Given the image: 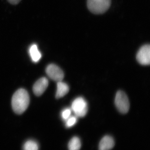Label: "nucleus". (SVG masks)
I'll return each instance as SVG.
<instances>
[{"label":"nucleus","mask_w":150,"mask_h":150,"mask_svg":"<svg viewBox=\"0 0 150 150\" xmlns=\"http://www.w3.org/2000/svg\"><path fill=\"white\" fill-rule=\"evenodd\" d=\"M30 102L28 93L25 90L21 88L17 91L12 98V106L17 114L23 113L27 109Z\"/></svg>","instance_id":"obj_1"},{"label":"nucleus","mask_w":150,"mask_h":150,"mask_svg":"<svg viewBox=\"0 0 150 150\" xmlns=\"http://www.w3.org/2000/svg\"><path fill=\"white\" fill-rule=\"evenodd\" d=\"M111 4V0H87L89 10L96 14L104 13Z\"/></svg>","instance_id":"obj_2"},{"label":"nucleus","mask_w":150,"mask_h":150,"mask_svg":"<svg viewBox=\"0 0 150 150\" xmlns=\"http://www.w3.org/2000/svg\"><path fill=\"white\" fill-rule=\"evenodd\" d=\"M71 109L77 118L83 117L87 112V103L83 98H77L73 101Z\"/></svg>","instance_id":"obj_3"},{"label":"nucleus","mask_w":150,"mask_h":150,"mask_svg":"<svg viewBox=\"0 0 150 150\" xmlns=\"http://www.w3.org/2000/svg\"><path fill=\"white\" fill-rule=\"evenodd\" d=\"M115 106L121 113H127L129 110L130 104L128 97L124 92L119 91L116 94L115 99Z\"/></svg>","instance_id":"obj_4"},{"label":"nucleus","mask_w":150,"mask_h":150,"mask_svg":"<svg viewBox=\"0 0 150 150\" xmlns=\"http://www.w3.org/2000/svg\"><path fill=\"white\" fill-rule=\"evenodd\" d=\"M46 71L48 77L53 80L59 82L62 81L64 79V72L57 65L54 64L48 65Z\"/></svg>","instance_id":"obj_5"},{"label":"nucleus","mask_w":150,"mask_h":150,"mask_svg":"<svg viewBox=\"0 0 150 150\" xmlns=\"http://www.w3.org/2000/svg\"><path fill=\"white\" fill-rule=\"evenodd\" d=\"M137 61L141 64L149 65L150 63V46L145 44L140 48L137 55Z\"/></svg>","instance_id":"obj_6"},{"label":"nucleus","mask_w":150,"mask_h":150,"mask_svg":"<svg viewBox=\"0 0 150 150\" xmlns=\"http://www.w3.org/2000/svg\"><path fill=\"white\" fill-rule=\"evenodd\" d=\"M48 85V81L46 78H40L33 85V92L37 96H40L46 91Z\"/></svg>","instance_id":"obj_7"},{"label":"nucleus","mask_w":150,"mask_h":150,"mask_svg":"<svg viewBox=\"0 0 150 150\" xmlns=\"http://www.w3.org/2000/svg\"><path fill=\"white\" fill-rule=\"evenodd\" d=\"M115 145L113 138L109 136H105L100 140L98 146L99 150H110Z\"/></svg>","instance_id":"obj_8"},{"label":"nucleus","mask_w":150,"mask_h":150,"mask_svg":"<svg viewBox=\"0 0 150 150\" xmlns=\"http://www.w3.org/2000/svg\"><path fill=\"white\" fill-rule=\"evenodd\" d=\"M69 88L67 84L62 81L57 82V91L56 97L57 98H60L64 96L68 93Z\"/></svg>","instance_id":"obj_9"},{"label":"nucleus","mask_w":150,"mask_h":150,"mask_svg":"<svg viewBox=\"0 0 150 150\" xmlns=\"http://www.w3.org/2000/svg\"><path fill=\"white\" fill-rule=\"evenodd\" d=\"M30 56L33 62L37 63L41 59V53L38 50V46L36 44H33L30 47L29 50Z\"/></svg>","instance_id":"obj_10"},{"label":"nucleus","mask_w":150,"mask_h":150,"mask_svg":"<svg viewBox=\"0 0 150 150\" xmlns=\"http://www.w3.org/2000/svg\"><path fill=\"white\" fill-rule=\"evenodd\" d=\"M81 146V140L79 137H73L68 144V149L69 150H79Z\"/></svg>","instance_id":"obj_11"},{"label":"nucleus","mask_w":150,"mask_h":150,"mask_svg":"<svg viewBox=\"0 0 150 150\" xmlns=\"http://www.w3.org/2000/svg\"><path fill=\"white\" fill-rule=\"evenodd\" d=\"M23 150H38L39 146L37 142L34 140H30L24 143L23 148Z\"/></svg>","instance_id":"obj_12"},{"label":"nucleus","mask_w":150,"mask_h":150,"mask_svg":"<svg viewBox=\"0 0 150 150\" xmlns=\"http://www.w3.org/2000/svg\"><path fill=\"white\" fill-rule=\"evenodd\" d=\"M77 122V117L76 116H71L66 121V126L67 128H71L74 126Z\"/></svg>","instance_id":"obj_13"},{"label":"nucleus","mask_w":150,"mask_h":150,"mask_svg":"<svg viewBox=\"0 0 150 150\" xmlns=\"http://www.w3.org/2000/svg\"><path fill=\"white\" fill-rule=\"evenodd\" d=\"M72 110L71 108H65L62 112V117L63 120L66 121L71 116Z\"/></svg>","instance_id":"obj_14"},{"label":"nucleus","mask_w":150,"mask_h":150,"mask_svg":"<svg viewBox=\"0 0 150 150\" xmlns=\"http://www.w3.org/2000/svg\"><path fill=\"white\" fill-rule=\"evenodd\" d=\"M7 1L11 4L16 5L18 4L21 0H7Z\"/></svg>","instance_id":"obj_15"}]
</instances>
